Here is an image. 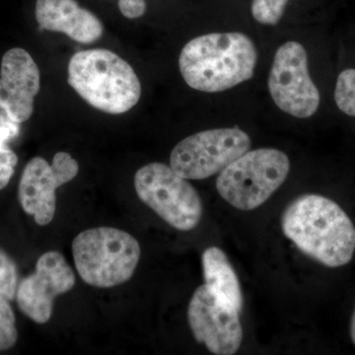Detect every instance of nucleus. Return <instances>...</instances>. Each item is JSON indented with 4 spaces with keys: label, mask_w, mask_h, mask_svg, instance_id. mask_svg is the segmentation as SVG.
I'll list each match as a JSON object with an SVG mask.
<instances>
[{
    "label": "nucleus",
    "mask_w": 355,
    "mask_h": 355,
    "mask_svg": "<svg viewBox=\"0 0 355 355\" xmlns=\"http://www.w3.org/2000/svg\"><path fill=\"white\" fill-rule=\"evenodd\" d=\"M282 228L302 253L329 268L347 265L354 257V223L338 203L323 196L303 195L289 203Z\"/></svg>",
    "instance_id": "f257e3e1"
},
{
    "label": "nucleus",
    "mask_w": 355,
    "mask_h": 355,
    "mask_svg": "<svg viewBox=\"0 0 355 355\" xmlns=\"http://www.w3.org/2000/svg\"><path fill=\"white\" fill-rule=\"evenodd\" d=\"M256 46L239 32L211 33L191 40L179 58L184 80L195 90L221 92L254 76Z\"/></svg>",
    "instance_id": "f03ea898"
},
{
    "label": "nucleus",
    "mask_w": 355,
    "mask_h": 355,
    "mask_svg": "<svg viewBox=\"0 0 355 355\" xmlns=\"http://www.w3.org/2000/svg\"><path fill=\"white\" fill-rule=\"evenodd\" d=\"M67 74L77 94L106 114L127 113L141 97V84L132 65L106 49L77 51Z\"/></svg>",
    "instance_id": "7ed1b4c3"
},
{
    "label": "nucleus",
    "mask_w": 355,
    "mask_h": 355,
    "mask_svg": "<svg viewBox=\"0 0 355 355\" xmlns=\"http://www.w3.org/2000/svg\"><path fill=\"white\" fill-rule=\"evenodd\" d=\"M72 254L79 277L85 284L111 288L132 279L141 249L130 233L102 226L79 233L72 242Z\"/></svg>",
    "instance_id": "20e7f679"
},
{
    "label": "nucleus",
    "mask_w": 355,
    "mask_h": 355,
    "mask_svg": "<svg viewBox=\"0 0 355 355\" xmlns=\"http://www.w3.org/2000/svg\"><path fill=\"white\" fill-rule=\"evenodd\" d=\"M289 170L291 161L284 151L275 148L249 150L219 173L217 191L235 209H256L279 190Z\"/></svg>",
    "instance_id": "39448f33"
},
{
    "label": "nucleus",
    "mask_w": 355,
    "mask_h": 355,
    "mask_svg": "<svg viewBox=\"0 0 355 355\" xmlns=\"http://www.w3.org/2000/svg\"><path fill=\"white\" fill-rule=\"evenodd\" d=\"M135 189L144 205L177 230H193L202 220L203 205L198 191L171 166L153 162L140 168Z\"/></svg>",
    "instance_id": "423d86ee"
},
{
    "label": "nucleus",
    "mask_w": 355,
    "mask_h": 355,
    "mask_svg": "<svg viewBox=\"0 0 355 355\" xmlns=\"http://www.w3.org/2000/svg\"><path fill=\"white\" fill-rule=\"evenodd\" d=\"M251 139L241 128H214L180 141L170 155V166L187 180H203L218 174L250 150Z\"/></svg>",
    "instance_id": "0eeeda50"
},
{
    "label": "nucleus",
    "mask_w": 355,
    "mask_h": 355,
    "mask_svg": "<svg viewBox=\"0 0 355 355\" xmlns=\"http://www.w3.org/2000/svg\"><path fill=\"white\" fill-rule=\"evenodd\" d=\"M268 85L273 102L284 113L308 119L319 109V89L311 78L305 48L297 42H287L279 46Z\"/></svg>",
    "instance_id": "6e6552de"
},
{
    "label": "nucleus",
    "mask_w": 355,
    "mask_h": 355,
    "mask_svg": "<svg viewBox=\"0 0 355 355\" xmlns=\"http://www.w3.org/2000/svg\"><path fill=\"white\" fill-rule=\"evenodd\" d=\"M79 172L78 162L67 153H58L53 163L34 157L27 163L18 187V198L23 210L34 216L38 225L53 221L57 207V190L69 183Z\"/></svg>",
    "instance_id": "1a4fd4ad"
},
{
    "label": "nucleus",
    "mask_w": 355,
    "mask_h": 355,
    "mask_svg": "<svg viewBox=\"0 0 355 355\" xmlns=\"http://www.w3.org/2000/svg\"><path fill=\"white\" fill-rule=\"evenodd\" d=\"M239 313L203 284L191 296L188 322L196 340L211 354L232 355L239 350L243 340Z\"/></svg>",
    "instance_id": "9d476101"
},
{
    "label": "nucleus",
    "mask_w": 355,
    "mask_h": 355,
    "mask_svg": "<svg viewBox=\"0 0 355 355\" xmlns=\"http://www.w3.org/2000/svg\"><path fill=\"white\" fill-rule=\"evenodd\" d=\"M76 282V275L64 257L60 252H46L40 257L35 272L19 282L18 308L35 323H48L55 297L71 291Z\"/></svg>",
    "instance_id": "9b49d317"
},
{
    "label": "nucleus",
    "mask_w": 355,
    "mask_h": 355,
    "mask_svg": "<svg viewBox=\"0 0 355 355\" xmlns=\"http://www.w3.org/2000/svg\"><path fill=\"white\" fill-rule=\"evenodd\" d=\"M41 88L38 65L24 49L7 51L0 69V109L14 123L29 120Z\"/></svg>",
    "instance_id": "f8f14e48"
},
{
    "label": "nucleus",
    "mask_w": 355,
    "mask_h": 355,
    "mask_svg": "<svg viewBox=\"0 0 355 355\" xmlns=\"http://www.w3.org/2000/svg\"><path fill=\"white\" fill-rule=\"evenodd\" d=\"M35 16L42 29L62 33L77 43H95L104 34L101 20L76 0H37Z\"/></svg>",
    "instance_id": "ddd939ff"
},
{
    "label": "nucleus",
    "mask_w": 355,
    "mask_h": 355,
    "mask_svg": "<svg viewBox=\"0 0 355 355\" xmlns=\"http://www.w3.org/2000/svg\"><path fill=\"white\" fill-rule=\"evenodd\" d=\"M205 284L226 304L241 312L243 293L239 279L226 254L218 247L205 250L202 257Z\"/></svg>",
    "instance_id": "4468645a"
},
{
    "label": "nucleus",
    "mask_w": 355,
    "mask_h": 355,
    "mask_svg": "<svg viewBox=\"0 0 355 355\" xmlns=\"http://www.w3.org/2000/svg\"><path fill=\"white\" fill-rule=\"evenodd\" d=\"M19 123L0 116V191L10 182L18 163V157L7 146V142L19 132Z\"/></svg>",
    "instance_id": "2eb2a0df"
},
{
    "label": "nucleus",
    "mask_w": 355,
    "mask_h": 355,
    "mask_svg": "<svg viewBox=\"0 0 355 355\" xmlns=\"http://www.w3.org/2000/svg\"><path fill=\"white\" fill-rule=\"evenodd\" d=\"M335 101L343 113L355 116V69H349L340 72L336 79Z\"/></svg>",
    "instance_id": "dca6fc26"
},
{
    "label": "nucleus",
    "mask_w": 355,
    "mask_h": 355,
    "mask_svg": "<svg viewBox=\"0 0 355 355\" xmlns=\"http://www.w3.org/2000/svg\"><path fill=\"white\" fill-rule=\"evenodd\" d=\"M17 340L15 314L8 299L0 294V352L12 349Z\"/></svg>",
    "instance_id": "f3484780"
},
{
    "label": "nucleus",
    "mask_w": 355,
    "mask_h": 355,
    "mask_svg": "<svg viewBox=\"0 0 355 355\" xmlns=\"http://www.w3.org/2000/svg\"><path fill=\"white\" fill-rule=\"evenodd\" d=\"M19 286V272L15 261L0 248V294L9 301L16 298Z\"/></svg>",
    "instance_id": "a211bd4d"
},
{
    "label": "nucleus",
    "mask_w": 355,
    "mask_h": 355,
    "mask_svg": "<svg viewBox=\"0 0 355 355\" xmlns=\"http://www.w3.org/2000/svg\"><path fill=\"white\" fill-rule=\"evenodd\" d=\"M289 0H253L252 15L263 25H277L284 16Z\"/></svg>",
    "instance_id": "6ab92c4d"
},
{
    "label": "nucleus",
    "mask_w": 355,
    "mask_h": 355,
    "mask_svg": "<svg viewBox=\"0 0 355 355\" xmlns=\"http://www.w3.org/2000/svg\"><path fill=\"white\" fill-rule=\"evenodd\" d=\"M121 13L128 19H137L146 12V0H119Z\"/></svg>",
    "instance_id": "aec40b11"
},
{
    "label": "nucleus",
    "mask_w": 355,
    "mask_h": 355,
    "mask_svg": "<svg viewBox=\"0 0 355 355\" xmlns=\"http://www.w3.org/2000/svg\"><path fill=\"white\" fill-rule=\"evenodd\" d=\"M350 338H352V343L355 345V308L354 313H352V320H350Z\"/></svg>",
    "instance_id": "412c9836"
}]
</instances>
